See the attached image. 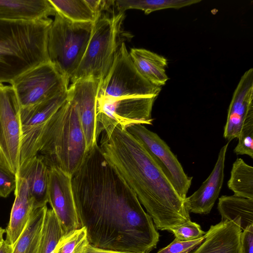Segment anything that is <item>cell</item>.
Wrapping results in <instances>:
<instances>
[{
  "instance_id": "cell-5",
  "label": "cell",
  "mask_w": 253,
  "mask_h": 253,
  "mask_svg": "<svg viewBox=\"0 0 253 253\" xmlns=\"http://www.w3.org/2000/svg\"><path fill=\"white\" fill-rule=\"evenodd\" d=\"M125 12L102 13L93 23L83 57L70 82L91 79L102 81L110 70L122 41Z\"/></svg>"
},
{
  "instance_id": "cell-34",
  "label": "cell",
  "mask_w": 253,
  "mask_h": 253,
  "mask_svg": "<svg viewBox=\"0 0 253 253\" xmlns=\"http://www.w3.org/2000/svg\"><path fill=\"white\" fill-rule=\"evenodd\" d=\"M81 253H130L113 250H109L94 247L89 244L85 246Z\"/></svg>"
},
{
  "instance_id": "cell-24",
  "label": "cell",
  "mask_w": 253,
  "mask_h": 253,
  "mask_svg": "<svg viewBox=\"0 0 253 253\" xmlns=\"http://www.w3.org/2000/svg\"><path fill=\"white\" fill-rule=\"evenodd\" d=\"M227 186L234 195L253 199V167L242 159H237L232 165Z\"/></svg>"
},
{
  "instance_id": "cell-29",
  "label": "cell",
  "mask_w": 253,
  "mask_h": 253,
  "mask_svg": "<svg viewBox=\"0 0 253 253\" xmlns=\"http://www.w3.org/2000/svg\"><path fill=\"white\" fill-rule=\"evenodd\" d=\"M237 138L238 143L233 150L234 153L253 158V113L245 119Z\"/></svg>"
},
{
  "instance_id": "cell-31",
  "label": "cell",
  "mask_w": 253,
  "mask_h": 253,
  "mask_svg": "<svg viewBox=\"0 0 253 253\" xmlns=\"http://www.w3.org/2000/svg\"><path fill=\"white\" fill-rule=\"evenodd\" d=\"M205 236L193 240L183 241L174 238L169 245L157 253H189L199 246L204 240Z\"/></svg>"
},
{
  "instance_id": "cell-27",
  "label": "cell",
  "mask_w": 253,
  "mask_h": 253,
  "mask_svg": "<svg viewBox=\"0 0 253 253\" xmlns=\"http://www.w3.org/2000/svg\"><path fill=\"white\" fill-rule=\"evenodd\" d=\"M65 235L61 223L52 209H47L42 224L40 253H51Z\"/></svg>"
},
{
  "instance_id": "cell-22",
  "label": "cell",
  "mask_w": 253,
  "mask_h": 253,
  "mask_svg": "<svg viewBox=\"0 0 253 253\" xmlns=\"http://www.w3.org/2000/svg\"><path fill=\"white\" fill-rule=\"evenodd\" d=\"M217 209L221 221L240 219L242 231L253 225V199L222 196L219 198Z\"/></svg>"
},
{
  "instance_id": "cell-26",
  "label": "cell",
  "mask_w": 253,
  "mask_h": 253,
  "mask_svg": "<svg viewBox=\"0 0 253 253\" xmlns=\"http://www.w3.org/2000/svg\"><path fill=\"white\" fill-rule=\"evenodd\" d=\"M56 12L76 22L94 23L97 17L86 0H49Z\"/></svg>"
},
{
  "instance_id": "cell-25",
  "label": "cell",
  "mask_w": 253,
  "mask_h": 253,
  "mask_svg": "<svg viewBox=\"0 0 253 253\" xmlns=\"http://www.w3.org/2000/svg\"><path fill=\"white\" fill-rule=\"evenodd\" d=\"M201 0H116L115 6L119 12L135 9L143 11L145 14L161 9H179L200 2Z\"/></svg>"
},
{
  "instance_id": "cell-2",
  "label": "cell",
  "mask_w": 253,
  "mask_h": 253,
  "mask_svg": "<svg viewBox=\"0 0 253 253\" xmlns=\"http://www.w3.org/2000/svg\"><path fill=\"white\" fill-rule=\"evenodd\" d=\"M99 147L161 230L191 221L184 200L136 138L118 125L103 131Z\"/></svg>"
},
{
  "instance_id": "cell-36",
  "label": "cell",
  "mask_w": 253,
  "mask_h": 253,
  "mask_svg": "<svg viewBox=\"0 0 253 253\" xmlns=\"http://www.w3.org/2000/svg\"><path fill=\"white\" fill-rule=\"evenodd\" d=\"M5 232V230L0 227V244L3 240V234Z\"/></svg>"
},
{
  "instance_id": "cell-35",
  "label": "cell",
  "mask_w": 253,
  "mask_h": 253,
  "mask_svg": "<svg viewBox=\"0 0 253 253\" xmlns=\"http://www.w3.org/2000/svg\"><path fill=\"white\" fill-rule=\"evenodd\" d=\"M12 246L3 240L0 244V253H12Z\"/></svg>"
},
{
  "instance_id": "cell-7",
  "label": "cell",
  "mask_w": 253,
  "mask_h": 253,
  "mask_svg": "<svg viewBox=\"0 0 253 253\" xmlns=\"http://www.w3.org/2000/svg\"><path fill=\"white\" fill-rule=\"evenodd\" d=\"M161 90V87L152 84L140 74L123 42L116 54L110 70L100 81L97 99L158 97Z\"/></svg>"
},
{
  "instance_id": "cell-17",
  "label": "cell",
  "mask_w": 253,
  "mask_h": 253,
  "mask_svg": "<svg viewBox=\"0 0 253 253\" xmlns=\"http://www.w3.org/2000/svg\"><path fill=\"white\" fill-rule=\"evenodd\" d=\"M240 219L211 225L205 239L192 253H243Z\"/></svg>"
},
{
  "instance_id": "cell-33",
  "label": "cell",
  "mask_w": 253,
  "mask_h": 253,
  "mask_svg": "<svg viewBox=\"0 0 253 253\" xmlns=\"http://www.w3.org/2000/svg\"><path fill=\"white\" fill-rule=\"evenodd\" d=\"M241 243L243 253H253V225L242 232Z\"/></svg>"
},
{
  "instance_id": "cell-10",
  "label": "cell",
  "mask_w": 253,
  "mask_h": 253,
  "mask_svg": "<svg viewBox=\"0 0 253 253\" xmlns=\"http://www.w3.org/2000/svg\"><path fill=\"white\" fill-rule=\"evenodd\" d=\"M156 96H133L97 99V117L100 133L118 125L126 129L140 124L152 125V111Z\"/></svg>"
},
{
  "instance_id": "cell-8",
  "label": "cell",
  "mask_w": 253,
  "mask_h": 253,
  "mask_svg": "<svg viewBox=\"0 0 253 253\" xmlns=\"http://www.w3.org/2000/svg\"><path fill=\"white\" fill-rule=\"evenodd\" d=\"M20 110L12 86L0 83V164L16 176L20 169Z\"/></svg>"
},
{
  "instance_id": "cell-3",
  "label": "cell",
  "mask_w": 253,
  "mask_h": 253,
  "mask_svg": "<svg viewBox=\"0 0 253 253\" xmlns=\"http://www.w3.org/2000/svg\"><path fill=\"white\" fill-rule=\"evenodd\" d=\"M52 20H0V83L49 62L47 35Z\"/></svg>"
},
{
  "instance_id": "cell-23",
  "label": "cell",
  "mask_w": 253,
  "mask_h": 253,
  "mask_svg": "<svg viewBox=\"0 0 253 253\" xmlns=\"http://www.w3.org/2000/svg\"><path fill=\"white\" fill-rule=\"evenodd\" d=\"M47 206L33 210L12 253H40L42 229Z\"/></svg>"
},
{
  "instance_id": "cell-19",
  "label": "cell",
  "mask_w": 253,
  "mask_h": 253,
  "mask_svg": "<svg viewBox=\"0 0 253 253\" xmlns=\"http://www.w3.org/2000/svg\"><path fill=\"white\" fill-rule=\"evenodd\" d=\"M49 167L43 158L37 155L20 169L18 176L27 182L34 201V210L46 206L48 203Z\"/></svg>"
},
{
  "instance_id": "cell-6",
  "label": "cell",
  "mask_w": 253,
  "mask_h": 253,
  "mask_svg": "<svg viewBox=\"0 0 253 253\" xmlns=\"http://www.w3.org/2000/svg\"><path fill=\"white\" fill-rule=\"evenodd\" d=\"M93 26L72 21L57 12L54 15L47 35L48 59L69 82L83 57Z\"/></svg>"
},
{
  "instance_id": "cell-16",
  "label": "cell",
  "mask_w": 253,
  "mask_h": 253,
  "mask_svg": "<svg viewBox=\"0 0 253 253\" xmlns=\"http://www.w3.org/2000/svg\"><path fill=\"white\" fill-rule=\"evenodd\" d=\"M228 143L220 150L215 166L199 188L184 200L189 212L208 214L217 200L224 180L225 156Z\"/></svg>"
},
{
  "instance_id": "cell-11",
  "label": "cell",
  "mask_w": 253,
  "mask_h": 253,
  "mask_svg": "<svg viewBox=\"0 0 253 253\" xmlns=\"http://www.w3.org/2000/svg\"><path fill=\"white\" fill-rule=\"evenodd\" d=\"M67 90L65 89L34 105L20 107V169L30 159L38 155L45 125L67 100Z\"/></svg>"
},
{
  "instance_id": "cell-30",
  "label": "cell",
  "mask_w": 253,
  "mask_h": 253,
  "mask_svg": "<svg viewBox=\"0 0 253 253\" xmlns=\"http://www.w3.org/2000/svg\"><path fill=\"white\" fill-rule=\"evenodd\" d=\"M169 232H172L175 238L183 241L193 240L200 238L206 234L199 224L189 221L171 228Z\"/></svg>"
},
{
  "instance_id": "cell-21",
  "label": "cell",
  "mask_w": 253,
  "mask_h": 253,
  "mask_svg": "<svg viewBox=\"0 0 253 253\" xmlns=\"http://www.w3.org/2000/svg\"><path fill=\"white\" fill-rule=\"evenodd\" d=\"M129 53L139 72L151 84L160 87L166 84L169 77L165 57L143 48H131Z\"/></svg>"
},
{
  "instance_id": "cell-1",
  "label": "cell",
  "mask_w": 253,
  "mask_h": 253,
  "mask_svg": "<svg viewBox=\"0 0 253 253\" xmlns=\"http://www.w3.org/2000/svg\"><path fill=\"white\" fill-rule=\"evenodd\" d=\"M73 196L79 228L89 244L105 250L149 253L160 235L136 195L95 144L73 175Z\"/></svg>"
},
{
  "instance_id": "cell-9",
  "label": "cell",
  "mask_w": 253,
  "mask_h": 253,
  "mask_svg": "<svg viewBox=\"0 0 253 253\" xmlns=\"http://www.w3.org/2000/svg\"><path fill=\"white\" fill-rule=\"evenodd\" d=\"M66 79L50 62L23 73L11 83L20 107L34 105L65 90Z\"/></svg>"
},
{
  "instance_id": "cell-18",
  "label": "cell",
  "mask_w": 253,
  "mask_h": 253,
  "mask_svg": "<svg viewBox=\"0 0 253 253\" xmlns=\"http://www.w3.org/2000/svg\"><path fill=\"white\" fill-rule=\"evenodd\" d=\"M15 199L11 209L10 220L5 229V241L12 247L24 230L34 210V201L31 196L26 181L16 176Z\"/></svg>"
},
{
  "instance_id": "cell-20",
  "label": "cell",
  "mask_w": 253,
  "mask_h": 253,
  "mask_svg": "<svg viewBox=\"0 0 253 253\" xmlns=\"http://www.w3.org/2000/svg\"><path fill=\"white\" fill-rule=\"evenodd\" d=\"M56 13L49 0H0V20L35 21Z\"/></svg>"
},
{
  "instance_id": "cell-28",
  "label": "cell",
  "mask_w": 253,
  "mask_h": 253,
  "mask_svg": "<svg viewBox=\"0 0 253 253\" xmlns=\"http://www.w3.org/2000/svg\"><path fill=\"white\" fill-rule=\"evenodd\" d=\"M88 244L86 230L81 227L64 235L51 253H81Z\"/></svg>"
},
{
  "instance_id": "cell-12",
  "label": "cell",
  "mask_w": 253,
  "mask_h": 253,
  "mask_svg": "<svg viewBox=\"0 0 253 253\" xmlns=\"http://www.w3.org/2000/svg\"><path fill=\"white\" fill-rule=\"evenodd\" d=\"M126 130L144 147L179 195L184 200L191 186L192 177L188 176L168 144L144 125L136 124Z\"/></svg>"
},
{
  "instance_id": "cell-4",
  "label": "cell",
  "mask_w": 253,
  "mask_h": 253,
  "mask_svg": "<svg viewBox=\"0 0 253 253\" xmlns=\"http://www.w3.org/2000/svg\"><path fill=\"white\" fill-rule=\"evenodd\" d=\"M87 151L76 108L67 99L45 125L38 155L49 167H56L73 176Z\"/></svg>"
},
{
  "instance_id": "cell-13",
  "label": "cell",
  "mask_w": 253,
  "mask_h": 253,
  "mask_svg": "<svg viewBox=\"0 0 253 253\" xmlns=\"http://www.w3.org/2000/svg\"><path fill=\"white\" fill-rule=\"evenodd\" d=\"M101 81L79 80L69 86L67 99L75 106L88 150L97 144L100 134L97 117V98Z\"/></svg>"
},
{
  "instance_id": "cell-14",
  "label": "cell",
  "mask_w": 253,
  "mask_h": 253,
  "mask_svg": "<svg viewBox=\"0 0 253 253\" xmlns=\"http://www.w3.org/2000/svg\"><path fill=\"white\" fill-rule=\"evenodd\" d=\"M72 176L49 167L48 203L59 219L64 234L79 228L72 185Z\"/></svg>"
},
{
  "instance_id": "cell-32",
  "label": "cell",
  "mask_w": 253,
  "mask_h": 253,
  "mask_svg": "<svg viewBox=\"0 0 253 253\" xmlns=\"http://www.w3.org/2000/svg\"><path fill=\"white\" fill-rule=\"evenodd\" d=\"M16 175L0 164V197L6 198L16 186Z\"/></svg>"
},
{
  "instance_id": "cell-15",
  "label": "cell",
  "mask_w": 253,
  "mask_h": 253,
  "mask_svg": "<svg viewBox=\"0 0 253 253\" xmlns=\"http://www.w3.org/2000/svg\"><path fill=\"white\" fill-rule=\"evenodd\" d=\"M253 113V69L246 71L233 94L228 110L223 136L228 141L237 138L243 124Z\"/></svg>"
}]
</instances>
